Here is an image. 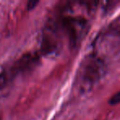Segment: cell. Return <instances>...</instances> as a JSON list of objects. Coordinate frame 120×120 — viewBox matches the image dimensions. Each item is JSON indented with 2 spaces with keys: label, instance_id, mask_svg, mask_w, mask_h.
I'll return each instance as SVG.
<instances>
[{
  "label": "cell",
  "instance_id": "obj_1",
  "mask_svg": "<svg viewBox=\"0 0 120 120\" xmlns=\"http://www.w3.org/2000/svg\"><path fill=\"white\" fill-rule=\"evenodd\" d=\"M105 72L104 60L95 53H90L83 59L78 72V85L83 90L90 89L100 81Z\"/></svg>",
  "mask_w": 120,
  "mask_h": 120
},
{
  "label": "cell",
  "instance_id": "obj_2",
  "mask_svg": "<svg viewBox=\"0 0 120 120\" xmlns=\"http://www.w3.org/2000/svg\"><path fill=\"white\" fill-rule=\"evenodd\" d=\"M61 26L72 48L77 47L87 34L88 22L81 16H66L61 20Z\"/></svg>",
  "mask_w": 120,
  "mask_h": 120
},
{
  "label": "cell",
  "instance_id": "obj_3",
  "mask_svg": "<svg viewBox=\"0 0 120 120\" xmlns=\"http://www.w3.org/2000/svg\"><path fill=\"white\" fill-rule=\"evenodd\" d=\"M40 53L36 52H28L24 53L14 63L11 72L12 76H16L20 73H25L34 69L40 63Z\"/></svg>",
  "mask_w": 120,
  "mask_h": 120
},
{
  "label": "cell",
  "instance_id": "obj_4",
  "mask_svg": "<svg viewBox=\"0 0 120 120\" xmlns=\"http://www.w3.org/2000/svg\"><path fill=\"white\" fill-rule=\"evenodd\" d=\"M58 43L53 29L48 28L43 34L41 41V53L53 54L58 50Z\"/></svg>",
  "mask_w": 120,
  "mask_h": 120
},
{
  "label": "cell",
  "instance_id": "obj_5",
  "mask_svg": "<svg viewBox=\"0 0 120 120\" xmlns=\"http://www.w3.org/2000/svg\"><path fill=\"white\" fill-rule=\"evenodd\" d=\"M120 103V90L114 94L113 96L110 97L109 100V104L110 105H116Z\"/></svg>",
  "mask_w": 120,
  "mask_h": 120
},
{
  "label": "cell",
  "instance_id": "obj_6",
  "mask_svg": "<svg viewBox=\"0 0 120 120\" xmlns=\"http://www.w3.org/2000/svg\"><path fill=\"white\" fill-rule=\"evenodd\" d=\"M39 4V1H30L27 4V10L31 11L36 7V5Z\"/></svg>",
  "mask_w": 120,
  "mask_h": 120
},
{
  "label": "cell",
  "instance_id": "obj_7",
  "mask_svg": "<svg viewBox=\"0 0 120 120\" xmlns=\"http://www.w3.org/2000/svg\"><path fill=\"white\" fill-rule=\"evenodd\" d=\"M3 81H4V77H3V78L0 77V88H1V86H3Z\"/></svg>",
  "mask_w": 120,
  "mask_h": 120
},
{
  "label": "cell",
  "instance_id": "obj_8",
  "mask_svg": "<svg viewBox=\"0 0 120 120\" xmlns=\"http://www.w3.org/2000/svg\"><path fill=\"white\" fill-rule=\"evenodd\" d=\"M117 33L120 35V26H118L117 27Z\"/></svg>",
  "mask_w": 120,
  "mask_h": 120
},
{
  "label": "cell",
  "instance_id": "obj_9",
  "mask_svg": "<svg viewBox=\"0 0 120 120\" xmlns=\"http://www.w3.org/2000/svg\"><path fill=\"white\" fill-rule=\"evenodd\" d=\"M0 120H1V118H0Z\"/></svg>",
  "mask_w": 120,
  "mask_h": 120
}]
</instances>
